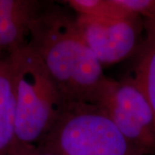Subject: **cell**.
<instances>
[{
	"instance_id": "11",
	"label": "cell",
	"mask_w": 155,
	"mask_h": 155,
	"mask_svg": "<svg viewBox=\"0 0 155 155\" xmlns=\"http://www.w3.org/2000/svg\"><path fill=\"white\" fill-rule=\"evenodd\" d=\"M9 155H59L47 150L35 146H28V145H22L15 143L11 148Z\"/></svg>"
},
{
	"instance_id": "2",
	"label": "cell",
	"mask_w": 155,
	"mask_h": 155,
	"mask_svg": "<svg viewBox=\"0 0 155 155\" xmlns=\"http://www.w3.org/2000/svg\"><path fill=\"white\" fill-rule=\"evenodd\" d=\"M16 97L15 143L37 147L67 104L44 63L27 44L10 54Z\"/></svg>"
},
{
	"instance_id": "5",
	"label": "cell",
	"mask_w": 155,
	"mask_h": 155,
	"mask_svg": "<svg viewBox=\"0 0 155 155\" xmlns=\"http://www.w3.org/2000/svg\"><path fill=\"white\" fill-rule=\"evenodd\" d=\"M76 21L84 40L102 66L125 60L140 45L144 20L136 14L116 18L78 15Z\"/></svg>"
},
{
	"instance_id": "10",
	"label": "cell",
	"mask_w": 155,
	"mask_h": 155,
	"mask_svg": "<svg viewBox=\"0 0 155 155\" xmlns=\"http://www.w3.org/2000/svg\"><path fill=\"white\" fill-rule=\"evenodd\" d=\"M116 4L129 13L144 19L155 20V0H115Z\"/></svg>"
},
{
	"instance_id": "7",
	"label": "cell",
	"mask_w": 155,
	"mask_h": 155,
	"mask_svg": "<svg viewBox=\"0 0 155 155\" xmlns=\"http://www.w3.org/2000/svg\"><path fill=\"white\" fill-rule=\"evenodd\" d=\"M16 140V97L10 55L0 58V155H9Z\"/></svg>"
},
{
	"instance_id": "8",
	"label": "cell",
	"mask_w": 155,
	"mask_h": 155,
	"mask_svg": "<svg viewBox=\"0 0 155 155\" xmlns=\"http://www.w3.org/2000/svg\"><path fill=\"white\" fill-rule=\"evenodd\" d=\"M145 39L130 76L144 94L155 116V20L144 19Z\"/></svg>"
},
{
	"instance_id": "1",
	"label": "cell",
	"mask_w": 155,
	"mask_h": 155,
	"mask_svg": "<svg viewBox=\"0 0 155 155\" xmlns=\"http://www.w3.org/2000/svg\"><path fill=\"white\" fill-rule=\"evenodd\" d=\"M28 45L44 63L67 106L91 104L106 77L76 17L54 4H45L30 23Z\"/></svg>"
},
{
	"instance_id": "6",
	"label": "cell",
	"mask_w": 155,
	"mask_h": 155,
	"mask_svg": "<svg viewBox=\"0 0 155 155\" xmlns=\"http://www.w3.org/2000/svg\"><path fill=\"white\" fill-rule=\"evenodd\" d=\"M44 5L35 0H0V58L28 44L30 23Z\"/></svg>"
},
{
	"instance_id": "9",
	"label": "cell",
	"mask_w": 155,
	"mask_h": 155,
	"mask_svg": "<svg viewBox=\"0 0 155 155\" xmlns=\"http://www.w3.org/2000/svg\"><path fill=\"white\" fill-rule=\"evenodd\" d=\"M67 3L78 15L95 18H116L129 14L115 0H69Z\"/></svg>"
},
{
	"instance_id": "3",
	"label": "cell",
	"mask_w": 155,
	"mask_h": 155,
	"mask_svg": "<svg viewBox=\"0 0 155 155\" xmlns=\"http://www.w3.org/2000/svg\"><path fill=\"white\" fill-rule=\"evenodd\" d=\"M37 147L59 155H145L104 111L88 103L67 105Z\"/></svg>"
},
{
	"instance_id": "4",
	"label": "cell",
	"mask_w": 155,
	"mask_h": 155,
	"mask_svg": "<svg viewBox=\"0 0 155 155\" xmlns=\"http://www.w3.org/2000/svg\"><path fill=\"white\" fill-rule=\"evenodd\" d=\"M91 104L104 111L137 149L155 155L154 113L132 78L116 81L106 77Z\"/></svg>"
}]
</instances>
